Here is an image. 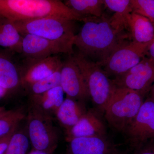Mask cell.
I'll use <instances>...</instances> for the list:
<instances>
[{"instance_id":"obj_1","label":"cell","mask_w":154,"mask_h":154,"mask_svg":"<svg viewBox=\"0 0 154 154\" xmlns=\"http://www.w3.org/2000/svg\"><path fill=\"white\" fill-rule=\"evenodd\" d=\"M79 32L75 36L74 45L78 53L102 66L116 50L127 42V35L116 30L110 19L104 15L100 17H86Z\"/></svg>"},{"instance_id":"obj_2","label":"cell","mask_w":154,"mask_h":154,"mask_svg":"<svg viewBox=\"0 0 154 154\" xmlns=\"http://www.w3.org/2000/svg\"><path fill=\"white\" fill-rule=\"evenodd\" d=\"M0 17L12 22L51 17L82 22L86 17L59 0H0Z\"/></svg>"},{"instance_id":"obj_3","label":"cell","mask_w":154,"mask_h":154,"mask_svg":"<svg viewBox=\"0 0 154 154\" xmlns=\"http://www.w3.org/2000/svg\"><path fill=\"white\" fill-rule=\"evenodd\" d=\"M72 56L82 74L90 98L99 110L104 113L117 87L101 66L78 53Z\"/></svg>"},{"instance_id":"obj_4","label":"cell","mask_w":154,"mask_h":154,"mask_svg":"<svg viewBox=\"0 0 154 154\" xmlns=\"http://www.w3.org/2000/svg\"><path fill=\"white\" fill-rule=\"evenodd\" d=\"M144 96L139 92L117 87L104 112L107 122L114 129L123 132L136 116Z\"/></svg>"},{"instance_id":"obj_5","label":"cell","mask_w":154,"mask_h":154,"mask_svg":"<svg viewBox=\"0 0 154 154\" xmlns=\"http://www.w3.org/2000/svg\"><path fill=\"white\" fill-rule=\"evenodd\" d=\"M75 21L57 17H46L12 22L22 36L35 35L52 40L74 42Z\"/></svg>"},{"instance_id":"obj_6","label":"cell","mask_w":154,"mask_h":154,"mask_svg":"<svg viewBox=\"0 0 154 154\" xmlns=\"http://www.w3.org/2000/svg\"><path fill=\"white\" fill-rule=\"evenodd\" d=\"M27 120L28 137L33 149L54 151L59 134L52 117L30 104Z\"/></svg>"},{"instance_id":"obj_7","label":"cell","mask_w":154,"mask_h":154,"mask_svg":"<svg viewBox=\"0 0 154 154\" xmlns=\"http://www.w3.org/2000/svg\"><path fill=\"white\" fill-rule=\"evenodd\" d=\"M152 42L141 43L132 41L122 45L107 59L102 66L103 70L109 77L113 76L116 78L123 74L147 55L149 46Z\"/></svg>"},{"instance_id":"obj_8","label":"cell","mask_w":154,"mask_h":154,"mask_svg":"<svg viewBox=\"0 0 154 154\" xmlns=\"http://www.w3.org/2000/svg\"><path fill=\"white\" fill-rule=\"evenodd\" d=\"M74 42L62 40H52L27 34L23 36L21 54L25 59H43L59 54H74Z\"/></svg>"},{"instance_id":"obj_9","label":"cell","mask_w":154,"mask_h":154,"mask_svg":"<svg viewBox=\"0 0 154 154\" xmlns=\"http://www.w3.org/2000/svg\"><path fill=\"white\" fill-rule=\"evenodd\" d=\"M124 132L130 144L138 149L154 140V102L149 98L144 101L134 119Z\"/></svg>"},{"instance_id":"obj_10","label":"cell","mask_w":154,"mask_h":154,"mask_svg":"<svg viewBox=\"0 0 154 154\" xmlns=\"http://www.w3.org/2000/svg\"><path fill=\"white\" fill-rule=\"evenodd\" d=\"M118 88H125L145 95L154 83V60L145 57L136 65L113 79Z\"/></svg>"},{"instance_id":"obj_11","label":"cell","mask_w":154,"mask_h":154,"mask_svg":"<svg viewBox=\"0 0 154 154\" xmlns=\"http://www.w3.org/2000/svg\"><path fill=\"white\" fill-rule=\"evenodd\" d=\"M60 86L69 98L84 102L90 98L82 74L72 55L63 62Z\"/></svg>"},{"instance_id":"obj_12","label":"cell","mask_w":154,"mask_h":154,"mask_svg":"<svg viewBox=\"0 0 154 154\" xmlns=\"http://www.w3.org/2000/svg\"><path fill=\"white\" fill-rule=\"evenodd\" d=\"M63 61L57 55L43 59H25L21 65L22 88L26 90L38 81L47 78L60 69Z\"/></svg>"},{"instance_id":"obj_13","label":"cell","mask_w":154,"mask_h":154,"mask_svg":"<svg viewBox=\"0 0 154 154\" xmlns=\"http://www.w3.org/2000/svg\"><path fill=\"white\" fill-rule=\"evenodd\" d=\"M69 143V154H119L106 136L76 138Z\"/></svg>"},{"instance_id":"obj_14","label":"cell","mask_w":154,"mask_h":154,"mask_svg":"<svg viewBox=\"0 0 154 154\" xmlns=\"http://www.w3.org/2000/svg\"><path fill=\"white\" fill-rule=\"evenodd\" d=\"M68 142L73 139L84 137L106 136V127L96 112L87 111L76 124L66 132Z\"/></svg>"},{"instance_id":"obj_15","label":"cell","mask_w":154,"mask_h":154,"mask_svg":"<svg viewBox=\"0 0 154 154\" xmlns=\"http://www.w3.org/2000/svg\"><path fill=\"white\" fill-rule=\"evenodd\" d=\"M11 57L0 50V87L7 92L22 88L21 66L17 64Z\"/></svg>"},{"instance_id":"obj_16","label":"cell","mask_w":154,"mask_h":154,"mask_svg":"<svg viewBox=\"0 0 154 154\" xmlns=\"http://www.w3.org/2000/svg\"><path fill=\"white\" fill-rule=\"evenodd\" d=\"M87 111L84 102L66 97L57 111L55 117L66 132L77 124Z\"/></svg>"},{"instance_id":"obj_17","label":"cell","mask_w":154,"mask_h":154,"mask_svg":"<svg viewBox=\"0 0 154 154\" xmlns=\"http://www.w3.org/2000/svg\"><path fill=\"white\" fill-rule=\"evenodd\" d=\"M127 30L135 42L147 43L154 40V25L145 17L131 12L127 21Z\"/></svg>"},{"instance_id":"obj_18","label":"cell","mask_w":154,"mask_h":154,"mask_svg":"<svg viewBox=\"0 0 154 154\" xmlns=\"http://www.w3.org/2000/svg\"><path fill=\"white\" fill-rule=\"evenodd\" d=\"M64 93L61 86H58L44 94L31 96L30 104L53 117L64 100Z\"/></svg>"},{"instance_id":"obj_19","label":"cell","mask_w":154,"mask_h":154,"mask_svg":"<svg viewBox=\"0 0 154 154\" xmlns=\"http://www.w3.org/2000/svg\"><path fill=\"white\" fill-rule=\"evenodd\" d=\"M104 5L114 13L110 19L111 26L116 30L123 32L127 28L128 17L132 12L130 0H104Z\"/></svg>"},{"instance_id":"obj_20","label":"cell","mask_w":154,"mask_h":154,"mask_svg":"<svg viewBox=\"0 0 154 154\" xmlns=\"http://www.w3.org/2000/svg\"><path fill=\"white\" fill-rule=\"evenodd\" d=\"M23 36L13 23L0 17V46L8 48L12 52L21 54Z\"/></svg>"},{"instance_id":"obj_21","label":"cell","mask_w":154,"mask_h":154,"mask_svg":"<svg viewBox=\"0 0 154 154\" xmlns=\"http://www.w3.org/2000/svg\"><path fill=\"white\" fill-rule=\"evenodd\" d=\"M66 5L84 17H100L103 14V0H66Z\"/></svg>"},{"instance_id":"obj_22","label":"cell","mask_w":154,"mask_h":154,"mask_svg":"<svg viewBox=\"0 0 154 154\" xmlns=\"http://www.w3.org/2000/svg\"><path fill=\"white\" fill-rule=\"evenodd\" d=\"M25 114L20 109L9 110L0 117V138L5 136L12 131L17 129L18 125L24 119Z\"/></svg>"},{"instance_id":"obj_23","label":"cell","mask_w":154,"mask_h":154,"mask_svg":"<svg viewBox=\"0 0 154 154\" xmlns=\"http://www.w3.org/2000/svg\"><path fill=\"white\" fill-rule=\"evenodd\" d=\"M60 69L30 86L26 90L30 97L44 94L53 88L60 86Z\"/></svg>"},{"instance_id":"obj_24","label":"cell","mask_w":154,"mask_h":154,"mask_svg":"<svg viewBox=\"0 0 154 154\" xmlns=\"http://www.w3.org/2000/svg\"><path fill=\"white\" fill-rule=\"evenodd\" d=\"M29 138L25 131L17 130L11 138L5 154H27Z\"/></svg>"},{"instance_id":"obj_25","label":"cell","mask_w":154,"mask_h":154,"mask_svg":"<svg viewBox=\"0 0 154 154\" xmlns=\"http://www.w3.org/2000/svg\"><path fill=\"white\" fill-rule=\"evenodd\" d=\"M132 12L148 19L154 25V0H130Z\"/></svg>"},{"instance_id":"obj_26","label":"cell","mask_w":154,"mask_h":154,"mask_svg":"<svg viewBox=\"0 0 154 154\" xmlns=\"http://www.w3.org/2000/svg\"><path fill=\"white\" fill-rule=\"evenodd\" d=\"M17 129L13 130L8 134L0 138V154H5L8 148L11 138Z\"/></svg>"},{"instance_id":"obj_27","label":"cell","mask_w":154,"mask_h":154,"mask_svg":"<svg viewBox=\"0 0 154 154\" xmlns=\"http://www.w3.org/2000/svg\"><path fill=\"white\" fill-rule=\"evenodd\" d=\"M136 154H154V142L146 143L137 149Z\"/></svg>"},{"instance_id":"obj_28","label":"cell","mask_w":154,"mask_h":154,"mask_svg":"<svg viewBox=\"0 0 154 154\" xmlns=\"http://www.w3.org/2000/svg\"><path fill=\"white\" fill-rule=\"evenodd\" d=\"M147 55L150 58L154 60V40L149 46Z\"/></svg>"},{"instance_id":"obj_29","label":"cell","mask_w":154,"mask_h":154,"mask_svg":"<svg viewBox=\"0 0 154 154\" xmlns=\"http://www.w3.org/2000/svg\"><path fill=\"white\" fill-rule=\"evenodd\" d=\"M54 152V151H42L33 149L30 153L27 154H53Z\"/></svg>"},{"instance_id":"obj_30","label":"cell","mask_w":154,"mask_h":154,"mask_svg":"<svg viewBox=\"0 0 154 154\" xmlns=\"http://www.w3.org/2000/svg\"><path fill=\"white\" fill-rule=\"evenodd\" d=\"M9 110H6L5 108L3 107H0V117L5 115L6 113H8Z\"/></svg>"},{"instance_id":"obj_31","label":"cell","mask_w":154,"mask_h":154,"mask_svg":"<svg viewBox=\"0 0 154 154\" xmlns=\"http://www.w3.org/2000/svg\"><path fill=\"white\" fill-rule=\"evenodd\" d=\"M150 91V97L149 98L154 102V84L152 86Z\"/></svg>"},{"instance_id":"obj_32","label":"cell","mask_w":154,"mask_h":154,"mask_svg":"<svg viewBox=\"0 0 154 154\" xmlns=\"http://www.w3.org/2000/svg\"><path fill=\"white\" fill-rule=\"evenodd\" d=\"M6 93H7V91L5 90L0 87V99L2 98L6 94Z\"/></svg>"}]
</instances>
